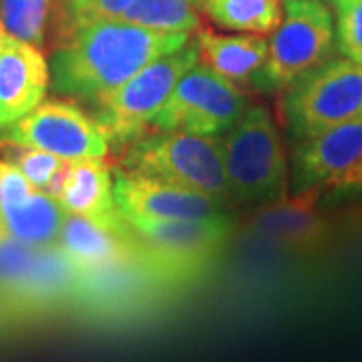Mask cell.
<instances>
[{
  "mask_svg": "<svg viewBox=\"0 0 362 362\" xmlns=\"http://www.w3.org/2000/svg\"><path fill=\"white\" fill-rule=\"evenodd\" d=\"M113 192L123 216L153 220H216L228 216L220 202L209 195L123 168L113 171Z\"/></svg>",
  "mask_w": 362,
  "mask_h": 362,
  "instance_id": "cell-11",
  "label": "cell"
},
{
  "mask_svg": "<svg viewBox=\"0 0 362 362\" xmlns=\"http://www.w3.org/2000/svg\"><path fill=\"white\" fill-rule=\"evenodd\" d=\"M247 107L244 90L197 61L175 83L153 117L151 131H187L220 137L244 115Z\"/></svg>",
  "mask_w": 362,
  "mask_h": 362,
  "instance_id": "cell-9",
  "label": "cell"
},
{
  "mask_svg": "<svg viewBox=\"0 0 362 362\" xmlns=\"http://www.w3.org/2000/svg\"><path fill=\"white\" fill-rule=\"evenodd\" d=\"M137 254L159 282H189L204 276L226 250L232 220H153L123 216Z\"/></svg>",
  "mask_w": 362,
  "mask_h": 362,
  "instance_id": "cell-3",
  "label": "cell"
},
{
  "mask_svg": "<svg viewBox=\"0 0 362 362\" xmlns=\"http://www.w3.org/2000/svg\"><path fill=\"white\" fill-rule=\"evenodd\" d=\"M65 216L52 195L37 189L23 204L0 209V238L33 247L54 246Z\"/></svg>",
  "mask_w": 362,
  "mask_h": 362,
  "instance_id": "cell-18",
  "label": "cell"
},
{
  "mask_svg": "<svg viewBox=\"0 0 362 362\" xmlns=\"http://www.w3.org/2000/svg\"><path fill=\"white\" fill-rule=\"evenodd\" d=\"M320 197L326 202H344L362 197V157L352 168L328 181L320 192Z\"/></svg>",
  "mask_w": 362,
  "mask_h": 362,
  "instance_id": "cell-26",
  "label": "cell"
},
{
  "mask_svg": "<svg viewBox=\"0 0 362 362\" xmlns=\"http://www.w3.org/2000/svg\"><path fill=\"white\" fill-rule=\"evenodd\" d=\"M221 156L233 202L259 207L288 197L290 171L284 145L264 105H250L226 131Z\"/></svg>",
  "mask_w": 362,
  "mask_h": 362,
  "instance_id": "cell-2",
  "label": "cell"
},
{
  "mask_svg": "<svg viewBox=\"0 0 362 362\" xmlns=\"http://www.w3.org/2000/svg\"><path fill=\"white\" fill-rule=\"evenodd\" d=\"M49 195H52L66 214L81 216L105 228H125L127 221L119 211L113 192V169L105 161L78 159L66 161L61 177Z\"/></svg>",
  "mask_w": 362,
  "mask_h": 362,
  "instance_id": "cell-16",
  "label": "cell"
},
{
  "mask_svg": "<svg viewBox=\"0 0 362 362\" xmlns=\"http://www.w3.org/2000/svg\"><path fill=\"white\" fill-rule=\"evenodd\" d=\"M320 199V192L310 189L259 206L250 220V228L264 240L290 252H318L334 233L330 216L318 207Z\"/></svg>",
  "mask_w": 362,
  "mask_h": 362,
  "instance_id": "cell-13",
  "label": "cell"
},
{
  "mask_svg": "<svg viewBox=\"0 0 362 362\" xmlns=\"http://www.w3.org/2000/svg\"><path fill=\"white\" fill-rule=\"evenodd\" d=\"M78 272L57 246L0 238V306L16 316L45 314L78 300Z\"/></svg>",
  "mask_w": 362,
  "mask_h": 362,
  "instance_id": "cell-5",
  "label": "cell"
},
{
  "mask_svg": "<svg viewBox=\"0 0 362 362\" xmlns=\"http://www.w3.org/2000/svg\"><path fill=\"white\" fill-rule=\"evenodd\" d=\"M211 23L228 30L272 35L282 21L280 0H202Z\"/></svg>",
  "mask_w": 362,
  "mask_h": 362,
  "instance_id": "cell-19",
  "label": "cell"
},
{
  "mask_svg": "<svg viewBox=\"0 0 362 362\" xmlns=\"http://www.w3.org/2000/svg\"><path fill=\"white\" fill-rule=\"evenodd\" d=\"M195 4V0H133L119 21L163 33H194L202 25Z\"/></svg>",
  "mask_w": 362,
  "mask_h": 362,
  "instance_id": "cell-20",
  "label": "cell"
},
{
  "mask_svg": "<svg viewBox=\"0 0 362 362\" xmlns=\"http://www.w3.org/2000/svg\"><path fill=\"white\" fill-rule=\"evenodd\" d=\"M0 149H4V157L23 171V175L33 183V187L47 194L54 187V183L61 177L66 165L65 159L47 153L42 149H35V147L0 145Z\"/></svg>",
  "mask_w": 362,
  "mask_h": 362,
  "instance_id": "cell-23",
  "label": "cell"
},
{
  "mask_svg": "<svg viewBox=\"0 0 362 362\" xmlns=\"http://www.w3.org/2000/svg\"><path fill=\"white\" fill-rule=\"evenodd\" d=\"M119 168L209 195L226 206L232 195L223 169L221 139L187 131H149L123 149Z\"/></svg>",
  "mask_w": 362,
  "mask_h": 362,
  "instance_id": "cell-4",
  "label": "cell"
},
{
  "mask_svg": "<svg viewBox=\"0 0 362 362\" xmlns=\"http://www.w3.org/2000/svg\"><path fill=\"white\" fill-rule=\"evenodd\" d=\"M52 0H0V25L13 37L40 47L51 25Z\"/></svg>",
  "mask_w": 362,
  "mask_h": 362,
  "instance_id": "cell-22",
  "label": "cell"
},
{
  "mask_svg": "<svg viewBox=\"0 0 362 362\" xmlns=\"http://www.w3.org/2000/svg\"><path fill=\"white\" fill-rule=\"evenodd\" d=\"M334 14L324 0H286L280 25L268 40L259 90L282 93L337 54Z\"/></svg>",
  "mask_w": 362,
  "mask_h": 362,
  "instance_id": "cell-7",
  "label": "cell"
},
{
  "mask_svg": "<svg viewBox=\"0 0 362 362\" xmlns=\"http://www.w3.org/2000/svg\"><path fill=\"white\" fill-rule=\"evenodd\" d=\"M195 2H197V4H202V0H195Z\"/></svg>",
  "mask_w": 362,
  "mask_h": 362,
  "instance_id": "cell-27",
  "label": "cell"
},
{
  "mask_svg": "<svg viewBox=\"0 0 362 362\" xmlns=\"http://www.w3.org/2000/svg\"><path fill=\"white\" fill-rule=\"evenodd\" d=\"M189 40V33L151 30L119 18L90 23L54 45L52 87L78 103H95L143 66L180 51Z\"/></svg>",
  "mask_w": 362,
  "mask_h": 362,
  "instance_id": "cell-1",
  "label": "cell"
},
{
  "mask_svg": "<svg viewBox=\"0 0 362 362\" xmlns=\"http://www.w3.org/2000/svg\"><path fill=\"white\" fill-rule=\"evenodd\" d=\"M280 115L288 135L304 141L362 113V65L332 57L280 93Z\"/></svg>",
  "mask_w": 362,
  "mask_h": 362,
  "instance_id": "cell-8",
  "label": "cell"
},
{
  "mask_svg": "<svg viewBox=\"0 0 362 362\" xmlns=\"http://www.w3.org/2000/svg\"><path fill=\"white\" fill-rule=\"evenodd\" d=\"M197 61L195 42L189 40L180 51L159 57L121 87L90 103V115L103 127L111 147L125 149L147 135L153 125V117L165 103L175 83Z\"/></svg>",
  "mask_w": 362,
  "mask_h": 362,
  "instance_id": "cell-6",
  "label": "cell"
},
{
  "mask_svg": "<svg viewBox=\"0 0 362 362\" xmlns=\"http://www.w3.org/2000/svg\"><path fill=\"white\" fill-rule=\"evenodd\" d=\"M0 145L42 149L65 161L107 157L109 137L77 101L45 99L28 115L0 131Z\"/></svg>",
  "mask_w": 362,
  "mask_h": 362,
  "instance_id": "cell-10",
  "label": "cell"
},
{
  "mask_svg": "<svg viewBox=\"0 0 362 362\" xmlns=\"http://www.w3.org/2000/svg\"><path fill=\"white\" fill-rule=\"evenodd\" d=\"M35 192L37 187H33V183L23 175V171L6 157L0 156V209L23 204Z\"/></svg>",
  "mask_w": 362,
  "mask_h": 362,
  "instance_id": "cell-25",
  "label": "cell"
},
{
  "mask_svg": "<svg viewBox=\"0 0 362 362\" xmlns=\"http://www.w3.org/2000/svg\"><path fill=\"white\" fill-rule=\"evenodd\" d=\"M133 0H52L54 45L81 26L121 18Z\"/></svg>",
  "mask_w": 362,
  "mask_h": 362,
  "instance_id": "cell-21",
  "label": "cell"
},
{
  "mask_svg": "<svg viewBox=\"0 0 362 362\" xmlns=\"http://www.w3.org/2000/svg\"><path fill=\"white\" fill-rule=\"evenodd\" d=\"M362 157V113L296 143L292 156L294 194L318 189Z\"/></svg>",
  "mask_w": 362,
  "mask_h": 362,
  "instance_id": "cell-14",
  "label": "cell"
},
{
  "mask_svg": "<svg viewBox=\"0 0 362 362\" xmlns=\"http://www.w3.org/2000/svg\"><path fill=\"white\" fill-rule=\"evenodd\" d=\"M194 42L202 65L244 93L259 90V75L268 57V40L262 35H221L199 25Z\"/></svg>",
  "mask_w": 362,
  "mask_h": 362,
  "instance_id": "cell-17",
  "label": "cell"
},
{
  "mask_svg": "<svg viewBox=\"0 0 362 362\" xmlns=\"http://www.w3.org/2000/svg\"><path fill=\"white\" fill-rule=\"evenodd\" d=\"M334 6L337 49L362 65V0H330Z\"/></svg>",
  "mask_w": 362,
  "mask_h": 362,
  "instance_id": "cell-24",
  "label": "cell"
},
{
  "mask_svg": "<svg viewBox=\"0 0 362 362\" xmlns=\"http://www.w3.org/2000/svg\"><path fill=\"white\" fill-rule=\"evenodd\" d=\"M51 66L39 47L13 37L0 25V131L47 99Z\"/></svg>",
  "mask_w": 362,
  "mask_h": 362,
  "instance_id": "cell-12",
  "label": "cell"
},
{
  "mask_svg": "<svg viewBox=\"0 0 362 362\" xmlns=\"http://www.w3.org/2000/svg\"><path fill=\"white\" fill-rule=\"evenodd\" d=\"M57 246L75 266L78 278L113 272L139 258L129 226L105 228L73 214L65 216Z\"/></svg>",
  "mask_w": 362,
  "mask_h": 362,
  "instance_id": "cell-15",
  "label": "cell"
}]
</instances>
